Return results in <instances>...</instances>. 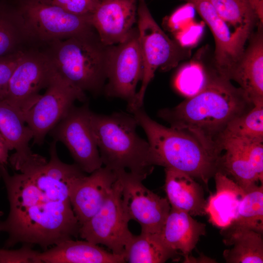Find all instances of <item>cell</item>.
Returning a JSON list of instances; mask_svg holds the SVG:
<instances>
[{
  "label": "cell",
  "mask_w": 263,
  "mask_h": 263,
  "mask_svg": "<svg viewBox=\"0 0 263 263\" xmlns=\"http://www.w3.org/2000/svg\"><path fill=\"white\" fill-rule=\"evenodd\" d=\"M56 144L53 140L50 144L49 161L35 154L14 169L19 173L10 175L0 165L10 207L7 219L0 222V232L8 235L4 247L22 243L46 250L79 235L70 193L75 180L85 174L75 163L60 160Z\"/></svg>",
  "instance_id": "1"
},
{
  "label": "cell",
  "mask_w": 263,
  "mask_h": 263,
  "mask_svg": "<svg viewBox=\"0 0 263 263\" xmlns=\"http://www.w3.org/2000/svg\"><path fill=\"white\" fill-rule=\"evenodd\" d=\"M207 70V80L199 92L174 107L160 110L158 115L170 127L192 134L207 148L222 154L221 141L228 125L254 104L242 89L214 68Z\"/></svg>",
  "instance_id": "2"
},
{
  "label": "cell",
  "mask_w": 263,
  "mask_h": 263,
  "mask_svg": "<svg viewBox=\"0 0 263 263\" xmlns=\"http://www.w3.org/2000/svg\"><path fill=\"white\" fill-rule=\"evenodd\" d=\"M132 113L147 135L153 166L184 172L207 186L209 180L221 171L222 154L209 150L186 132L160 124L142 107Z\"/></svg>",
  "instance_id": "3"
},
{
  "label": "cell",
  "mask_w": 263,
  "mask_h": 263,
  "mask_svg": "<svg viewBox=\"0 0 263 263\" xmlns=\"http://www.w3.org/2000/svg\"><path fill=\"white\" fill-rule=\"evenodd\" d=\"M111 46L94 32L54 41L42 50L64 80L81 92L97 95L107 80Z\"/></svg>",
  "instance_id": "4"
},
{
  "label": "cell",
  "mask_w": 263,
  "mask_h": 263,
  "mask_svg": "<svg viewBox=\"0 0 263 263\" xmlns=\"http://www.w3.org/2000/svg\"><path fill=\"white\" fill-rule=\"evenodd\" d=\"M90 122L102 164L114 171L128 169L146 178L152 171L148 141L137 133L133 115L124 113L110 115L91 111Z\"/></svg>",
  "instance_id": "5"
},
{
  "label": "cell",
  "mask_w": 263,
  "mask_h": 263,
  "mask_svg": "<svg viewBox=\"0 0 263 263\" xmlns=\"http://www.w3.org/2000/svg\"><path fill=\"white\" fill-rule=\"evenodd\" d=\"M137 14L143 74L140 89L132 103L128 106L132 113L142 107L147 87L158 68L168 71L191 54L190 49L172 40L164 33L152 16L145 0H139Z\"/></svg>",
  "instance_id": "6"
},
{
  "label": "cell",
  "mask_w": 263,
  "mask_h": 263,
  "mask_svg": "<svg viewBox=\"0 0 263 263\" xmlns=\"http://www.w3.org/2000/svg\"><path fill=\"white\" fill-rule=\"evenodd\" d=\"M15 3L34 47L96 32L91 16L70 13L52 0H16Z\"/></svg>",
  "instance_id": "7"
},
{
  "label": "cell",
  "mask_w": 263,
  "mask_h": 263,
  "mask_svg": "<svg viewBox=\"0 0 263 263\" xmlns=\"http://www.w3.org/2000/svg\"><path fill=\"white\" fill-rule=\"evenodd\" d=\"M54 72L43 50L34 47L26 49L11 76L4 100L23 117L41 95L40 91L48 87Z\"/></svg>",
  "instance_id": "8"
},
{
  "label": "cell",
  "mask_w": 263,
  "mask_h": 263,
  "mask_svg": "<svg viewBox=\"0 0 263 263\" xmlns=\"http://www.w3.org/2000/svg\"><path fill=\"white\" fill-rule=\"evenodd\" d=\"M121 188L117 175L103 205L79 230L81 238L94 244H103L116 254H124L126 245L133 236L128 228L130 221L122 206Z\"/></svg>",
  "instance_id": "9"
},
{
  "label": "cell",
  "mask_w": 263,
  "mask_h": 263,
  "mask_svg": "<svg viewBox=\"0 0 263 263\" xmlns=\"http://www.w3.org/2000/svg\"><path fill=\"white\" fill-rule=\"evenodd\" d=\"M115 172L121 184L122 204L129 220L137 222L142 232L160 234L171 208L167 198L147 188L143 177L125 170Z\"/></svg>",
  "instance_id": "10"
},
{
  "label": "cell",
  "mask_w": 263,
  "mask_h": 263,
  "mask_svg": "<svg viewBox=\"0 0 263 263\" xmlns=\"http://www.w3.org/2000/svg\"><path fill=\"white\" fill-rule=\"evenodd\" d=\"M85 99V93L73 87L54 72L45 93L23 115L33 132V144H43L46 135L65 116L74 102Z\"/></svg>",
  "instance_id": "11"
},
{
  "label": "cell",
  "mask_w": 263,
  "mask_h": 263,
  "mask_svg": "<svg viewBox=\"0 0 263 263\" xmlns=\"http://www.w3.org/2000/svg\"><path fill=\"white\" fill-rule=\"evenodd\" d=\"M88 103L74 105L49 132L53 139L62 143L79 168L91 173L103 165L90 122Z\"/></svg>",
  "instance_id": "12"
},
{
  "label": "cell",
  "mask_w": 263,
  "mask_h": 263,
  "mask_svg": "<svg viewBox=\"0 0 263 263\" xmlns=\"http://www.w3.org/2000/svg\"><path fill=\"white\" fill-rule=\"evenodd\" d=\"M143 74V63L137 27L123 42L111 46L104 91L109 97L133 102Z\"/></svg>",
  "instance_id": "13"
},
{
  "label": "cell",
  "mask_w": 263,
  "mask_h": 263,
  "mask_svg": "<svg viewBox=\"0 0 263 263\" xmlns=\"http://www.w3.org/2000/svg\"><path fill=\"white\" fill-rule=\"evenodd\" d=\"M184 0L193 6L210 28L215 44L214 69L229 79L251 34L240 30L231 32L229 25L219 17L208 0Z\"/></svg>",
  "instance_id": "14"
},
{
  "label": "cell",
  "mask_w": 263,
  "mask_h": 263,
  "mask_svg": "<svg viewBox=\"0 0 263 263\" xmlns=\"http://www.w3.org/2000/svg\"><path fill=\"white\" fill-rule=\"evenodd\" d=\"M137 0H99L91 16L92 25L106 46L125 40L137 21Z\"/></svg>",
  "instance_id": "15"
},
{
  "label": "cell",
  "mask_w": 263,
  "mask_h": 263,
  "mask_svg": "<svg viewBox=\"0 0 263 263\" xmlns=\"http://www.w3.org/2000/svg\"><path fill=\"white\" fill-rule=\"evenodd\" d=\"M90 174L76 179L70 190L71 205L80 226L99 210L117 179L116 173L106 167Z\"/></svg>",
  "instance_id": "16"
},
{
  "label": "cell",
  "mask_w": 263,
  "mask_h": 263,
  "mask_svg": "<svg viewBox=\"0 0 263 263\" xmlns=\"http://www.w3.org/2000/svg\"><path fill=\"white\" fill-rule=\"evenodd\" d=\"M250 36L249 43L231 72L229 79L240 85L253 104L263 101V25Z\"/></svg>",
  "instance_id": "17"
},
{
  "label": "cell",
  "mask_w": 263,
  "mask_h": 263,
  "mask_svg": "<svg viewBox=\"0 0 263 263\" xmlns=\"http://www.w3.org/2000/svg\"><path fill=\"white\" fill-rule=\"evenodd\" d=\"M38 263H122L124 254L109 252L87 241H63L43 252H39Z\"/></svg>",
  "instance_id": "18"
},
{
  "label": "cell",
  "mask_w": 263,
  "mask_h": 263,
  "mask_svg": "<svg viewBox=\"0 0 263 263\" xmlns=\"http://www.w3.org/2000/svg\"><path fill=\"white\" fill-rule=\"evenodd\" d=\"M206 227L188 213L171 207L160 235L169 247L184 257L185 262L188 263L200 237L206 234Z\"/></svg>",
  "instance_id": "19"
},
{
  "label": "cell",
  "mask_w": 263,
  "mask_h": 263,
  "mask_svg": "<svg viewBox=\"0 0 263 263\" xmlns=\"http://www.w3.org/2000/svg\"><path fill=\"white\" fill-rule=\"evenodd\" d=\"M213 177L216 191L207 200L205 212L210 223L222 229L229 225L237 217L246 190L221 172H216Z\"/></svg>",
  "instance_id": "20"
},
{
  "label": "cell",
  "mask_w": 263,
  "mask_h": 263,
  "mask_svg": "<svg viewBox=\"0 0 263 263\" xmlns=\"http://www.w3.org/2000/svg\"><path fill=\"white\" fill-rule=\"evenodd\" d=\"M165 171L164 189L171 207L192 216L205 215L207 200L201 185L184 172L167 168Z\"/></svg>",
  "instance_id": "21"
},
{
  "label": "cell",
  "mask_w": 263,
  "mask_h": 263,
  "mask_svg": "<svg viewBox=\"0 0 263 263\" xmlns=\"http://www.w3.org/2000/svg\"><path fill=\"white\" fill-rule=\"evenodd\" d=\"M21 113L4 100H0V134L9 150L15 152L8 158L14 168L31 158L35 153L29 147L33 134Z\"/></svg>",
  "instance_id": "22"
},
{
  "label": "cell",
  "mask_w": 263,
  "mask_h": 263,
  "mask_svg": "<svg viewBox=\"0 0 263 263\" xmlns=\"http://www.w3.org/2000/svg\"><path fill=\"white\" fill-rule=\"evenodd\" d=\"M27 45L33 47L15 3L0 0V57L26 50Z\"/></svg>",
  "instance_id": "23"
},
{
  "label": "cell",
  "mask_w": 263,
  "mask_h": 263,
  "mask_svg": "<svg viewBox=\"0 0 263 263\" xmlns=\"http://www.w3.org/2000/svg\"><path fill=\"white\" fill-rule=\"evenodd\" d=\"M179 254L167 244L160 234L142 232L139 235H133L124 252L125 262L130 263H163Z\"/></svg>",
  "instance_id": "24"
},
{
  "label": "cell",
  "mask_w": 263,
  "mask_h": 263,
  "mask_svg": "<svg viewBox=\"0 0 263 263\" xmlns=\"http://www.w3.org/2000/svg\"><path fill=\"white\" fill-rule=\"evenodd\" d=\"M224 151L221 161V172L230 176L240 187L248 190L260 182L253 170L241 141L235 138L224 139L222 143Z\"/></svg>",
  "instance_id": "25"
},
{
  "label": "cell",
  "mask_w": 263,
  "mask_h": 263,
  "mask_svg": "<svg viewBox=\"0 0 263 263\" xmlns=\"http://www.w3.org/2000/svg\"><path fill=\"white\" fill-rule=\"evenodd\" d=\"M224 243L233 245L223 252L228 263H263V239L262 233L256 231L241 229L222 233Z\"/></svg>",
  "instance_id": "26"
},
{
  "label": "cell",
  "mask_w": 263,
  "mask_h": 263,
  "mask_svg": "<svg viewBox=\"0 0 263 263\" xmlns=\"http://www.w3.org/2000/svg\"><path fill=\"white\" fill-rule=\"evenodd\" d=\"M241 229L263 232V186L246 190L240 203L237 217L222 233Z\"/></svg>",
  "instance_id": "27"
},
{
  "label": "cell",
  "mask_w": 263,
  "mask_h": 263,
  "mask_svg": "<svg viewBox=\"0 0 263 263\" xmlns=\"http://www.w3.org/2000/svg\"><path fill=\"white\" fill-rule=\"evenodd\" d=\"M219 17L235 31L250 34L259 20L248 0H208Z\"/></svg>",
  "instance_id": "28"
},
{
  "label": "cell",
  "mask_w": 263,
  "mask_h": 263,
  "mask_svg": "<svg viewBox=\"0 0 263 263\" xmlns=\"http://www.w3.org/2000/svg\"><path fill=\"white\" fill-rule=\"evenodd\" d=\"M228 138L263 142V101L255 103L250 110L228 125L221 145L223 141Z\"/></svg>",
  "instance_id": "29"
},
{
  "label": "cell",
  "mask_w": 263,
  "mask_h": 263,
  "mask_svg": "<svg viewBox=\"0 0 263 263\" xmlns=\"http://www.w3.org/2000/svg\"><path fill=\"white\" fill-rule=\"evenodd\" d=\"M207 80V69L196 65H190L179 71L175 80L177 89L189 97L199 92Z\"/></svg>",
  "instance_id": "30"
},
{
  "label": "cell",
  "mask_w": 263,
  "mask_h": 263,
  "mask_svg": "<svg viewBox=\"0 0 263 263\" xmlns=\"http://www.w3.org/2000/svg\"><path fill=\"white\" fill-rule=\"evenodd\" d=\"M238 139V138H237ZM242 142L249 164L261 184L263 182V145L262 142L238 139Z\"/></svg>",
  "instance_id": "31"
},
{
  "label": "cell",
  "mask_w": 263,
  "mask_h": 263,
  "mask_svg": "<svg viewBox=\"0 0 263 263\" xmlns=\"http://www.w3.org/2000/svg\"><path fill=\"white\" fill-rule=\"evenodd\" d=\"M39 253L27 244L16 250L0 249V263H38Z\"/></svg>",
  "instance_id": "32"
},
{
  "label": "cell",
  "mask_w": 263,
  "mask_h": 263,
  "mask_svg": "<svg viewBox=\"0 0 263 263\" xmlns=\"http://www.w3.org/2000/svg\"><path fill=\"white\" fill-rule=\"evenodd\" d=\"M25 50L0 57V100H4L11 76Z\"/></svg>",
  "instance_id": "33"
},
{
  "label": "cell",
  "mask_w": 263,
  "mask_h": 263,
  "mask_svg": "<svg viewBox=\"0 0 263 263\" xmlns=\"http://www.w3.org/2000/svg\"><path fill=\"white\" fill-rule=\"evenodd\" d=\"M65 11L78 16H91L99 0H52Z\"/></svg>",
  "instance_id": "34"
},
{
  "label": "cell",
  "mask_w": 263,
  "mask_h": 263,
  "mask_svg": "<svg viewBox=\"0 0 263 263\" xmlns=\"http://www.w3.org/2000/svg\"><path fill=\"white\" fill-rule=\"evenodd\" d=\"M9 149L0 134V165L6 166L8 163Z\"/></svg>",
  "instance_id": "35"
},
{
  "label": "cell",
  "mask_w": 263,
  "mask_h": 263,
  "mask_svg": "<svg viewBox=\"0 0 263 263\" xmlns=\"http://www.w3.org/2000/svg\"><path fill=\"white\" fill-rule=\"evenodd\" d=\"M255 11L259 20V24L263 23V0H248Z\"/></svg>",
  "instance_id": "36"
},
{
  "label": "cell",
  "mask_w": 263,
  "mask_h": 263,
  "mask_svg": "<svg viewBox=\"0 0 263 263\" xmlns=\"http://www.w3.org/2000/svg\"><path fill=\"white\" fill-rule=\"evenodd\" d=\"M3 215V212L0 211V217Z\"/></svg>",
  "instance_id": "37"
},
{
  "label": "cell",
  "mask_w": 263,
  "mask_h": 263,
  "mask_svg": "<svg viewBox=\"0 0 263 263\" xmlns=\"http://www.w3.org/2000/svg\"></svg>",
  "instance_id": "38"
}]
</instances>
